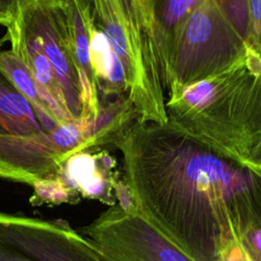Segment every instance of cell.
<instances>
[{
    "label": "cell",
    "instance_id": "1",
    "mask_svg": "<svg viewBox=\"0 0 261 261\" xmlns=\"http://www.w3.org/2000/svg\"><path fill=\"white\" fill-rule=\"evenodd\" d=\"M138 210L195 261H228L261 226V173L172 124L139 122L116 144Z\"/></svg>",
    "mask_w": 261,
    "mask_h": 261
},
{
    "label": "cell",
    "instance_id": "2",
    "mask_svg": "<svg viewBox=\"0 0 261 261\" xmlns=\"http://www.w3.org/2000/svg\"><path fill=\"white\" fill-rule=\"evenodd\" d=\"M169 92L168 123L261 173L260 50L248 45L229 67Z\"/></svg>",
    "mask_w": 261,
    "mask_h": 261
},
{
    "label": "cell",
    "instance_id": "3",
    "mask_svg": "<svg viewBox=\"0 0 261 261\" xmlns=\"http://www.w3.org/2000/svg\"><path fill=\"white\" fill-rule=\"evenodd\" d=\"M247 48L218 0H201L173 35L166 86L184 87L215 74L243 58Z\"/></svg>",
    "mask_w": 261,
    "mask_h": 261
},
{
    "label": "cell",
    "instance_id": "4",
    "mask_svg": "<svg viewBox=\"0 0 261 261\" xmlns=\"http://www.w3.org/2000/svg\"><path fill=\"white\" fill-rule=\"evenodd\" d=\"M65 160L53 132L0 68V179L32 186L54 177Z\"/></svg>",
    "mask_w": 261,
    "mask_h": 261
},
{
    "label": "cell",
    "instance_id": "5",
    "mask_svg": "<svg viewBox=\"0 0 261 261\" xmlns=\"http://www.w3.org/2000/svg\"><path fill=\"white\" fill-rule=\"evenodd\" d=\"M6 39L20 41L49 61L72 121L83 117V92L71 50L64 0H16Z\"/></svg>",
    "mask_w": 261,
    "mask_h": 261
},
{
    "label": "cell",
    "instance_id": "6",
    "mask_svg": "<svg viewBox=\"0 0 261 261\" xmlns=\"http://www.w3.org/2000/svg\"><path fill=\"white\" fill-rule=\"evenodd\" d=\"M108 261H195L139 210L110 206L81 232Z\"/></svg>",
    "mask_w": 261,
    "mask_h": 261
},
{
    "label": "cell",
    "instance_id": "7",
    "mask_svg": "<svg viewBox=\"0 0 261 261\" xmlns=\"http://www.w3.org/2000/svg\"><path fill=\"white\" fill-rule=\"evenodd\" d=\"M6 261H108L85 237L60 220L24 216Z\"/></svg>",
    "mask_w": 261,
    "mask_h": 261
},
{
    "label": "cell",
    "instance_id": "8",
    "mask_svg": "<svg viewBox=\"0 0 261 261\" xmlns=\"http://www.w3.org/2000/svg\"><path fill=\"white\" fill-rule=\"evenodd\" d=\"M111 166L107 155H92L84 150L68 157L55 176L74 195L113 206L116 179L110 172Z\"/></svg>",
    "mask_w": 261,
    "mask_h": 261
},
{
    "label": "cell",
    "instance_id": "9",
    "mask_svg": "<svg viewBox=\"0 0 261 261\" xmlns=\"http://www.w3.org/2000/svg\"><path fill=\"white\" fill-rule=\"evenodd\" d=\"M0 68L5 72L14 87L31 103L44 128L49 133L54 132V129L61 123L55 119L39 97L35 83L24 64L10 50L1 49V42Z\"/></svg>",
    "mask_w": 261,
    "mask_h": 261
},
{
    "label": "cell",
    "instance_id": "10",
    "mask_svg": "<svg viewBox=\"0 0 261 261\" xmlns=\"http://www.w3.org/2000/svg\"><path fill=\"white\" fill-rule=\"evenodd\" d=\"M32 187L34 188L33 196L30 199L32 205H59L62 203H74L79 200V196L66 189L56 176L37 180Z\"/></svg>",
    "mask_w": 261,
    "mask_h": 261
},
{
    "label": "cell",
    "instance_id": "11",
    "mask_svg": "<svg viewBox=\"0 0 261 261\" xmlns=\"http://www.w3.org/2000/svg\"><path fill=\"white\" fill-rule=\"evenodd\" d=\"M114 197L116 204L124 211L132 212L138 210L134 196L125 181L115 180L114 184Z\"/></svg>",
    "mask_w": 261,
    "mask_h": 261
},
{
    "label": "cell",
    "instance_id": "12",
    "mask_svg": "<svg viewBox=\"0 0 261 261\" xmlns=\"http://www.w3.org/2000/svg\"><path fill=\"white\" fill-rule=\"evenodd\" d=\"M249 12L254 33L260 39V0H249Z\"/></svg>",
    "mask_w": 261,
    "mask_h": 261
},
{
    "label": "cell",
    "instance_id": "13",
    "mask_svg": "<svg viewBox=\"0 0 261 261\" xmlns=\"http://www.w3.org/2000/svg\"><path fill=\"white\" fill-rule=\"evenodd\" d=\"M229 261H255V260L249 255L248 252H244V253L236 256L234 258H232Z\"/></svg>",
    "mask_w": 261,
    "mask_h": 261
}]
</instances>
